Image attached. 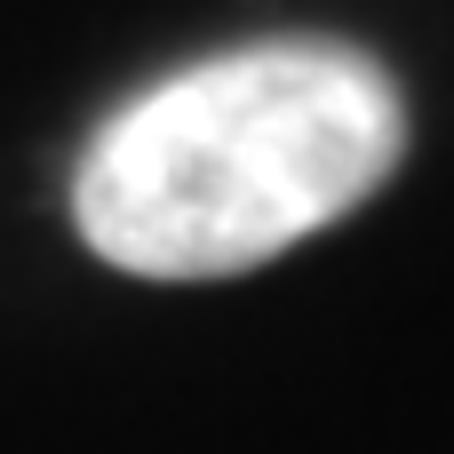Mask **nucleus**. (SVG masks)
<instances>
[{"mask_svg": "<svg viewBox=\"0 0 454 454\" xmlns=\"http://www.w3.org/2000/svg\"><path fill=\"white\" fill-rule=\"evenodd\" d=\"M407 160L399 80L351 40H247L128 96L72 168V231L128 279H239Z\"/></svg>", "mask_w": 454, "mask_h": 454, "instance_id": "nucleus-1", "label": "nucleus"}]
</instances>
